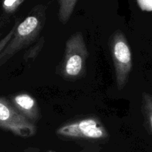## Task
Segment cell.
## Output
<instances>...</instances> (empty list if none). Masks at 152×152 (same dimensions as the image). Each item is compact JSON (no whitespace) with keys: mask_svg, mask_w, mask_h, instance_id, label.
Listing matches in <instances>:
<instances>
[{"mask_svg":"<svg viewBox=\"0 0 152 152\" xmlns=\"http://www.w3.org/2000/svg\"><path fill=\"white\" fill-rule=\"evenodd\" d=\"M45 19V7L39 5L33 9L20 23H16L11 39L0 54V67L36 39L43 28Z\"/></svg>","mask_w":152,"mask_h":152,"instance_id":"obj_1","label":"cell"},{"mask_svg":"<svg viewBox=\"0 0 152 152\" xmlns=\"http://www.w3.org/2000/svg\"><path fill=\"white\" fill-rule=\"evenodd\" d=\"M88 51L83 39V34L75 33L66 43L65 51L61 64V74L69 80L81 77L85 72Z\"/></svg>","mask_w":152,"mask_h":152,"instance_id":"obj_2","label":"cell"},{"mask_svg":"<svg viewBox=\"0 0 152 152\" xmlns=\"http://www.w3.org/2000/svg\"><path fill=\"white\" fill-rule=\"evenodd\" d=\"M110 48L116 74V81L119 90L124 88L132 69V55L125 34L115 31L110 40Z\"/></svg>","mask_w":152,"mask_h":152,"instance_id":"obj_3","label":"cell"},{"mask_svg":"<svg viewBox=\"0 0 152 152\" xmlns=\"http://www.w3.org/2000/svg\"><path fill=\"white\" fill-rule=\"evenodd\" d=\"M0 128L17 137L28 138L37 132L34 123L22 116L11 102L0 96Z\"/></svg>","mask_w":152,"mask_h":152,"instance_id":"obj_4","label":"cell"},{"mask_svg":"<svg viewBox=\"0 0 152 152\" xmlns=\"http://www.w3.org/2000/svg\"><path fill=\"white\" fill-rule=\"evenodd\" d=\"M60 137L72 139L98 140L108 137V132L96 117H87L61 126L56 130Z\"/></svg>","mask_w":152,"mask_h":152,"instance_id":"obj_5","label":"cell"},{"mask_svg":"<svg viewBox=\"0 0 152 152\" xmlns=\"http://www.w3.org/2000/svg\"><path fill=\"white\" fill-rule=\"evenodd\" d=\"M10 102L22 116L33 123L40 119V111L37 100L29 94H17L12 96Z\"/></svg>","mask_w":152,"mask_h":152,"instance_id":"obj_6","label":"cell"},{"mask_svg":"<svg viewBox=\"0 0 152 152\" xmlns=\"http://www.w3.org/2000/svg\"><path fill=\"white\" fill-rule=\"evenodd\" d=\"M77 0H58V18L63 24H66L71 17Z\"/></svg>","mask_w":152,"mask_h":152,"instance_id":"obj_7","label":"cell"},{"mask_svg":"<svg viewBox=\"0 0 152 152\" xmlns=\"http://www.w3.org/2000/svg\"><path fill=\"white\" fill-rule=\"evenodd\" d=\"M142 111L148 127L152 134V96L145 92L142 94Z\"/></svg>","mask_w":152,"mask_h":152,"instance_id":"obj_8","label":"cell"},{"mask_svg":"<svg viewBox=\"0 0 152 152\" xmlns=\"http://www.w3.org/2000/svg\"><path fill=\"white\" fill-rule=\"evenodd\" d=\"M23 1L24 0H4L2 3L3 9L6 13H12L18 8Z\"/></svg>","mask_w":152,"mask_h":152,"instance_id":"obj_9","label":"cell"},{"mask_svg":"<svg viewBox=\"0 0 152 152\" xmlns=\"http://www.w3.org/2000/svg\"><path fill=\"white\" fill-rule=\"evenodd\" d=\"M16 24H15L14 26L12 28V29L10 30V32L4 37V38L1 39L0 40V54L1 53V52L3 51V50L4 49V48L7 46V45L8 44V42H10V40L11 39L12 37H13V34H14V31L15 29H16Z\"/></svg>","mask_w":152,"mask_h":152,"instance_id":"obj_10","label":"cell"},{"mask_svg":"<svg viewBox=\"0 0 152 152\" xmlns=\"http://www.w3.org/2000/svg\"><path fill=\"white\" fill-rule=\"evenodd\" d=\"M141 9L148 11H152V0H137Z\"/></svg>","mask_w":152,"mask_h":152,"instance_id":"obj_11","label":"cell"}]
</instances>
